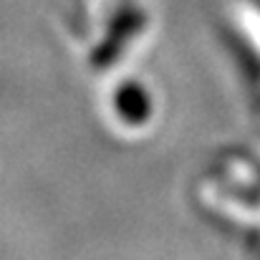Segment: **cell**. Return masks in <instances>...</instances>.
<instances>
[{"label": "cell", "mask_w": 260, "mask_h": 260, "mask_svg": "<svg viewBox=\"0 0 260 260\" xmlns=\"http://www.w3.org/2000/svg\"><path fill=\"white\" fill-rule=\"evenodd\" d=\"M119 109L126 116V121H144L149 114V101L142 86H126L119 93Z\"/></svg>", "instance_id": "obj_1"}]
</instances>
